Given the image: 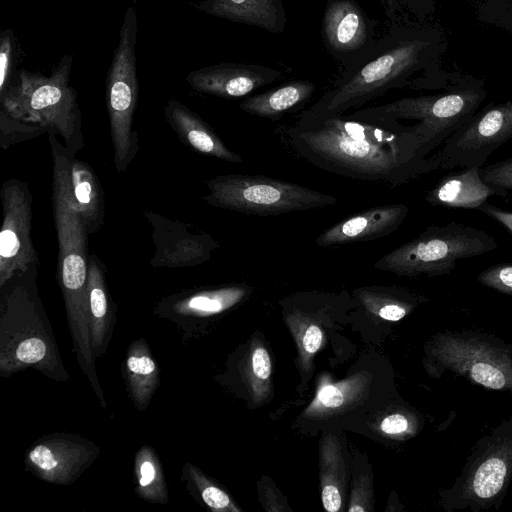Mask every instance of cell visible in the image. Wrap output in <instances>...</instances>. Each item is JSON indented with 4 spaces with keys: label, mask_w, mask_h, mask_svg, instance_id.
<instances>
[{
    "label": "cell",
    "mask_w": 512,
    "mask_h": 512,
    "mask_svg": "<svg viewBox=\"0 0 512 512\" xmlns=\"http://www.w3.org/2000/svg\"><path fill=\"white\" fill-rule=\"evenodd\" d=\"M286 135L302 158L352 179L398 186L441 168L436 154H424L410 126L393 119L355 112L347 116L303 112Z\"/></svg>",
    "instance_id": "6da1fadb"
},
{
    "label": "cell",
    "mask_w": 512,
    "mask_h": 512,
    "mask_svg": "<svg viewBox=\"0 0 512 512\" xmlns=\"http://www.w3.org/2000/svg\"><path fill=\"white\" fill-rule=\"evenodd\" d=\"M447 48L445 32L429 21L409 18L390 23L372 51L359 63L345 68L333 87L304 112L337 115L393 89H443L455 74L443 67Z\"/></svg>",
    "instance_id": "7a4b0ae2"
},
{
    "label": "cell",
    "mask_w": 512,
    "mask_h": 512,
    "mask_svg": "<svg viewBox=\"0 0 512 512\" xmlns=\"http://www.w3.org/2000/svg\"><path fill=\"white\" fill-rule=\"evenodd\" d=\"M39 264L16 273L1 286L0 368L3 376L34 367L66 380L56 343L36 287Z\"/></svg>",
    "instance_id": "3957f363"
},
{
    "label": "cell",
    "mask_w": 512,
    "mask_h": 512,
    "mask_svg": "<svg viewBox=\"0 0 512 512\" xmlns=\"http://www.w3.org/2000/svg\"><path fill=\"white\" fill-rule=\"evenodd\" d=\"M73 57L64 55L49 76L21 69L16 82L0 94L7 115L60 135L70 156L84 147L76 91L69 86Z\"/></svg>",
    "instance_id": "277c9868"
},
{
    "label": "cell",
    "mask_w": 512,
    "mask_h": 512,
    "mask_svg": "<svg viewBox=\"0 0 512 512\" xmlns=\"http://www.w3.org/2000/svg\"><path fill=\"white\" fill-rule=\"evenodd\" d=\"M487 96L482 80L455 71L451 82L437 93L404 97L380 106L362 108L355 113L370 117L412 121L426 156L465 124Z\"/></svg>",
    "instance_id": "5b68a950"
},
{
    "label": "cell",
    "mask_w": 512,
    "mask_h": 512,
    "mask_svg": "<svg viewBox=\"0 0 512 512\" xmlns=\"http://www.w3.org/2000/svg\"><path fill=\"white\" fill-rule=\"evenodd\" d=\"M52 201L59 247L57 279L63 294L78 362L85 375L93 377L96 375V358L91 344L87 308L89 235L81 216L54 188Z\"/></svg>",
    "instance_id": "8992f818"
},
{
    "label": "cell",
    "mask_w": 512,
    "mask_h": 512,
    "mask_svg": "<svg viewBox=\"0 0 512 512\" xmlns=\"http://www.w3.org/2000/svg\"><path fill=\"white\" fill-rule=\"evenodd\" d=\"M424 368L433 378L452 373L512 396V344L475 330H445L424 345Z\"/></svg>",
    "instance_id": "52a82bcc"
},
{
    "label": "cell",
    "mask_w": 512,
    "mask_h": 512,
    "mask_svg": "<svg viewBox=\"0 0 512 512\" xmlns=\"http://www.w3.org/2000/svg\"><path fill=\"white\" fill-rule=\"evenodd\" d=\"M512 481V417L479 438L459 476L439 491L446 512L498 510Z\"/></svg>",
    "instance_id": "ba28073f"
},
{
    "label": "cell",
    "mask_w": 512,
    "mask_h": 512,
    "mask_svg": "<svg viewBox=\"0 0 512 512\" xmlns=\"http://www.w3.org/2000/svg\"><path fill=\"white\" fill-rule=\"evenodd\" d=\"M496 240L481 229L450 222L430 226L417 237L378 259L379 270L405 277H436L450 274L458 261L489 253Z\"/></svg>",
    "instance_id": "9c48e42d"
},
{
    "label": "cell",
    "mask_w": 512,
    "mask_h": 512,
    "mask_svg": "<svg viewBox=\"0 0 512 512\" xmlns=\"http://www.w3.org/2000/svg\"><path fill=\"white\" fill-rule=\"evenodd\" d=\"M210 205L249 215L269 216L335 205L337 198L265 176L228 174L206 181Z\"/></svg>",
    "instance_id": "30bf717a"
},
{
    "label": "cell",
    "mask_w": 512,
    "mask_h": 512,
    "mask_svg": "<svg viewBox=\"0 0 512 512\" xmlns=\"http://www.w3.org/2000/svg\"><path fill=\"white\" fill-rule=\"evenodd\" d=\"M138 21L136 9L124 14L119 43L113 53L106 81V104L117 172H124L138 153V136L133 118L138 101L135 47Z\"/></svg>",
    "instance_id": "8fae6325"
},
{
    "label": "cell",
    "mask_w": 512,
    "mask_h": 512,
    "mask_svg": "<svg viewBox=\"0 0 512 512\" xmlns=\"http://www.w3.org/2000/svg\"><path fill=\"white\" fill-rule=\"evenodd\" d=\"M512 140V100L489 103L455 131L436 154L441 168L483 167L501 145Z\"/></svg>",
    "instance_id": "7c38bea8"
},
{
    "label": "cell",
    "mask_w": 512,
    "mask_h": 512,
    "mask_svg": "<svg viewBox=\"0 0 512 512\" xmlns=\"http://www.w3.org/2000/svg\"><path fill=\"white\" fill-rule=\"evenodd\" d=\"M0 287L18 272L40 264L32 240V194L26 182L11 178L1 189Z\"/></svg>",
    "instance_id": "4fadbf2b"
},
{
    "label": "cell",
    "mask_w": 512,
    "mask_h": 512,
    "mask_svg": "<svg viewBox=\"0 0 512 512\" xmlns=\"http://www.w3.org/2000/svg\"><path fill=\"white\" fill-rule=\"evenodd\" d=\"M56 135L48 132L53 159L52 188L57 189L81 216L90 236L104 224L105 201L102 187L93 168L70 156Z\"/></svg>",
    "instance_id": "5bb4252c"
},
{
    "label": "cell",
    "mask_w": 512,
    "mask_h": 512,
    "mask_svg": "<svg viewBox=\"0 0 512 512\" xmlns=\"http://www.w3.org/2000/svg\"><path fill=\"white\" fill-rule=\"evenodd\" d=\"M377 22L356 0H328L321 37L329 54L344 68L362 61L374 48Z\"/></svg>",
    "instance_id": "9a60e30c"
},
{
    "label": "cell",
    "mask_w": 512,
    "mask_h": 512,
    "mask_svg": "<svg viewBox=\"0 0 512 512\" xmlns=\"http://www.w3.org/2000/svg\"><path fill=\"white\" fill-rule=\"evenodd\" d=\"M98 449L80 439L49 438L35 444L26 456L31 471L44 481L70 484L97 457Z\"/></svg>",
    "instance_id": "2e32d148"
},
{
    "label": "cell",
    "mask_w": 512,
    "mask_h": 512,
    "mask_svg": "<svg viewBox=\"0 0 512 512\" xmlns=\"http://www.w3.org/2000/svg\"><path fill=\"white\" fill-rule=\"evenodd\" d=\"M282 72L253 63H219L191 71L186 81L197 92L222 98L247 96L281 78Z\"/></svg>",
    "instance_id": "e0dca14e"
},
{
    "label": "cell",
    "mask_w": 512,
    "mask_h": 512,
    "mask_svg": "<svg viewBox=\"0 0 512 512\" xmlns=\"http://www.w3.org/2000/svg\"><path fill=\"white\" fill-rule=\"evenodd\" d=\"M409 212L403 203L387 204L364 210L321 233L315 240L320 247L378 239L396 231Z\"/></svg>",
    "instance_id": "ac0fdd59"
},
{
    "label": "cell",
    "mask_w": 512,
    "mask_h": 512,
    "mask_svg": "<svg viewBox=\"0 0 512 512\" xmlns=\"http://www.w3.org/2000/svg\"><path fill=\"white\" fill-rule=\"evenodd\" d=\"M507 190L487 184L479 167H464L442 177L426 194L425 200L433 206L477 209L491 196L504 197Z\"/></svg>",
    "instance_id": "d6986e66"
},
{
    "label": "cell",
    "mask_w": 512,
    "mask_h": 512,
    "mask_svg": "<svg viewBox=\"0 0 512 512\" xmlns=\"http://www.w3.org/2000/svg\"><path fill=\"white\" fill-rule=\"evenodd\" d=\"M164 114L171 128L189 148L230 163L241 164L242 157L226 147L213 129L194 111L176 99L168 101Z\"/></svg>",
    "instance_id": "ffe728a7"
},
{
    "label": "cell",
    "mask_w": 512,
    "mask_h": 512,
    "mask_svg": "<svg viewBox=\"0 0 512 512\" xmlns=\"http://www.w3.org/2000/svg\"><path fill=\"white\" fill-rule=\"evenodd\" d=\"M193 6L206 14L280 34L286 27L282 0H204Z\"/></svg>",
    "instance_id": "44dd1931"
},
{
    "label": "cell",
    "mask_w": 512,
    "mask_h": 512,
    "mask_svg": "<svg viewBox=\"0 0 512 512\" xmlns=\"http://www.w3.org/2000/svg\"><path fill=\"white\" fill-rule=\"evenodd\" d=\"M113 302L109 299L105 267L94 253L89 255L87 281V308L91 344L95 358L106 350L110 339L112 320H114Z\"/></svg>",
    "instance_id": "7402d4cb"
},
{
    "label": "cell",
    "mask_w": 512,
    "mask_h": 512,
    "mask_svg": "<svg viewBox=\"0 0 512 512\" xmlns=\"http://www.w3.org/2000/svg\"><path fill=\"white\" fill-rule=\"evenodd\" d=\"M316 85L308 80H292L263 93L244 99V112L272 120L302 107L313 95Z\"/></svg>",
    "instance_id": "603a6c76"
},
{
    "label": "cell",
    "mask_w": 512,
    "mask_h": 512,
    "mask_svg": "<svg viewBox=\"0 0 512 512\" xmlns=\"http://www.w3.org/2000/svg\"><path fill=\"white\" fill-rule=\"evenodd\" d=\"M127 385L139 410H144L159 386V369L145 341L133 342L125 360Z\"/></svg>",
    "instance_id": "cb8c5ba5"
},
{
    "label": "cell",
    "mask_w": 512,
    "mask_h": 512,
    "mask_svg": "<svg viewBox=\"0 0 512 512\" xmlns=\"http://www.w3.org/2000/svg\"><path fill=\"white\" fill-rule=\"evenodd\" d=\"M347 469L335 436L328 435L320 445L321 498L323 507L337 512L343 504Z\"/></svg>",
    "instance_id": "d4e9b609"
},
{
    "label": "cell",
    "mask_w": 512,
    "mask_h": 512,
    "mask_svg": "<svg viewBox=\"0 0 512 512\" xmlns=\"http://www.w3.org/2000/svg\"><path fill=\"white\" fill-rule=\"evenodd\" d=\"M247 294L246 287L231 286L193 293L178 300L174 310L181 315L204 317L231 308Z\"/></svg>",
    "instance_id": "484cf974"
},
{
    "label": "cell",
    "mask_w": 512,
    "mask_h": 512,
    "mask_svg": "<svg viewBox=\"0 0 512 512\" xmlns=\"http://www.w3.org/2000/svg\"><path fill=\"white\" fill-rule=\"evenodd\" d=\"M136 493L153 503H167L168 491L161 462L154 450L143 446L135 455Z\"/></svg>",
    "instance_id": "4316f807"
},
{
    "label": "cell",
    "mask_w": 512,
    "mask_h": 512,
    "mask_svg": "<svg viewBox=\"0 0 512 512\" xmlns=\"http://www.w3.org/2000/svg\"><path fill=\"white\" fill-rule=\"evenodd\" d=\"M361 302L384 320L396 322L410 313L418 303L415 295L404 291H381L374 287L358 292Z\"/></svg>",
    "instance_id": "83f0119b"
},
{
    "label": "cell",
    "mask_w": 512,
    "mask_h": 512,
    "mask_svg": "<svg viewBox=\"0 0 512 512\" xmlns=\"http://www.w3.org/2000/svg\"><path fill=\"white\" fill-rule=\"evenodd\" d=\"M185 472L200 494L202 501L212 510L216 512L224 511H240L234 505L229 495L222 489L214 485L206 478L196 467L186 464Z\"/></svg>",
    "instance_id": "f1b7e54d"
},
{
    "label": "cell",
    "mask_w": 512,
    "mask_h": 512,
    "mask_svg": "<svg viewBox=\"0 0 512 512\" xmlns=\"http://www.w3.org/2000/svg\"><path fill=\"white\" fill-rule=\"evenodd\" d=\"M0 131L1 147L3 149L48 132L41 125L13 118L2 110H0Z\"/></svg>",
    "instance_id": "f546056e"
},
{
    "label": "cell",
    "mask_w": 512,
    "mask_h": 512,
    "mask_svg": "<svg viewBox=\"0 0 512 512\" xmlns=\"http://www.w3.org/2000/svg\"><path fill=\"white\" fill-rule=\"evenodd\" d=\"M17 56V39L12 29L6 28L0 34V94L12 82L13 67Z\"/></svg>",
    "instance_id": "4dcf8cb0"
},
{
    "label": "cell",
    "mask_w": 512,
    "mask_h": 512,
    "mask_svg": "<svg viewBox=\"0 0 512 512\" xmlns=\"http://www.w3.org/2000/svg\"><path fill=\"white\" fill-rule=\"evenodd\" d=\"M477 280L487 288L512 296V264L490 266L477 275Z\"/></svg>",
    "instance_id": "1f68e13d"
},
{
    "label": "cell",
    "mask_w": 512,
    "mask_h": 512,
    "mask_svg": "<svg viewBox=\"0 0 512 512\" xmlns=\"http://www.w3.org/2000/svg\"><path fill=\"white\" fill-rule=\"evenodd\" d=\"M482 179L502 190H512V157L480 168Z\"/></svg>",
    "instance_id": "d6a6232c"
},
{
    "label": "cell",
    "mask_w": 512,
    "mask_h": 512,
    "mask_svg": "<svg viewBox=\"0 0 512 512\" xmlns=\"http://www.w3.org/2000/svg\"><path fill=\"white\" fill-rule=\"evenodd\" d=\"M303 329L296 334L299 350L303 359H309L322 345L323 332L319 326L305 322Z\"/></svg>",
    "instance_id": "836d02e7"
},
{
    "label": "cell",
    "mask_w": 512,
    "mask_h": 512,
    "mask_svg": "<svg viewBox=\"0 0 512 512\" xmlns=\"http://www.w3.org/2000/svg\"><path fill=\"white\" fill-rule=\"evenodd\" d=\"M371 490L367 476H361L354 482L349 511L371 510Z\"/></svg>",
    "instance_id": "e575fe53"
},
{
    "label": "cell",
    "mask_w": 512,
    "mask_h": 512,
    "mask_svg": "<svg viewBox=\"0 0 512 512\" xmlns=\"http://www.w3.org/2000/svg\"><path fill=\"white\" fill-rule=\"evenodd\" d=\"M403 9L419 22H428L436 11L437 0H399Z\"/></svg>",
    "instance_id": "d590c367"
},
{
    "label": "cell",
    "mask_w": 512,
    "mask_h": 512,
    "mask_svg": "<svg viewBox=\"0 0 512 512\" xmlns=\"http://www.w3.org/2000/svg\"><path fill=\"white\" fill-rule=\"evenodd\" d=\"M345 389V386H323L317 394L315 403L325 409H336L345 402L343 393Z\"/></svg>",
    "instance_id": "8d00e7d4"
},
{
    "label": "cell",
    "mask_w": 512,
    "mask_h": 512,
    "mask_svg": "<svg viewBox=\"0 0 512 512\" xmlns=\"http://www.w3.org/2000/svg\"><path fill=\"white\" fill-rule=\"evenodd\" d=\"M251 371L257 380H267L271 374V360L267 350L259 346L251 355Z\"/></svg>",
    "instance_id": "74e56055"
},
{
    "label": "cell",
    "mask_w": 512,
    "mask_h": 512,
    "mask_svg": "<svg viewBox=\"0 0 512 512\" xmlns=\"http://www.w3.org/2000/svg\"><path fill=\"white\" fill-rule=\"evenodd\" d=\"M478 211L484 213L490 218L500 223L512 234V211L501 209L492 204L485 202L477 208Z\"/></svg>",
    "instance_id": "f35d334b"
},
{
    "label": "cell",
    "mask_w": 512,
    "mask_h": 512,
    "mask_svg": "<svg viewBox=\"0 0 512 512\" xmlns=\"http://www.w3.org/2000/svg\"><path fill=\"white\" fill-rule=\"evenodd\" d=\"M386 17L390 20V23L399 22L409 19L410 16L403 9L399 0H379Z\"/></svg>",
    "instance_id": "ab89813d"
}]
</instances>
